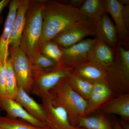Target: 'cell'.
Wrapping results in <instances>:
<instances>
[{
	"mask_svg": "<svg viewBox=\"0 0 129 129\" xmlns=\"http://www.w3.org/2000/svg\"><path fill=\"white\" fill-rule=\"evenodd\" d=\"M113 129H123L119 120L116 118H113L111 119Z\"/></svg>",
	"mask_w": 129,
	"mask_h": 129,
	"instance_id": "30",
	"label": "cell"
},
{
	"mask_svg": "<svg viewBox=\"0 0 129 129\" xmlns=\"http://www.w3.org/2000/svg\"><path fill=\"white\" fill-rule=\"evenodd\" d=\"M96 42V38L87 39L68 48L59 47L62 53L61 64L74 69L89 61Z\"/></svg>",
	"mask_w": 129,
	"mask_h": 129,
	"instance_id": "8",
	"label": "cell"
},
{
	"mask_svg": "<svg viewBox=\"0 0 129 129\" xmlns=\"http://www.w3.org/2000/svg\"><path fill=\"white\" fill-rule=\"evenodd\" d=\"M20 2L21 0H12L9 4L8 14L3 31L0 36V64L6 62L9 58V37Z\"/></svg>",
	"mask_w": 129,
	"mask_h": 129,
	"instance_id": "10",
	"label": "cell"
},
{
	"mask_svg": "<svg viewBox=\"0 0 129 129\" xmlns=\"http://www.w3.org/2000/svg\"><path fill=\"white\" fill-rule=\"evenodd\" d=\"M79 9L84 15L94 22L107 12L104 0H86Z\"/></svg>",
	"mask_w": 129,
	"mask_h": 129,
	"instance_id": "22",
	"label": "cell"
},
{
	"mask_svg": "<svg viewBox=\"0 0 129 129\" xmlns=\"http://www.w3.org/2000/svg\"><path fill=\"white\" fill-rule=\"evenodd\" d=\"M3 20V18L2 16H0V25L2 23Z\"/></svg>",
	"mask_w": 129,
	"mask_h": 129,
	"instance_id": "33",
	"label": "cell"
},
{
	"mask_svg": "<svg viewBox=\"0 0 129 129\" xmlns=\"http://www.w3.org/2000/svg\"><path fill=\"white\" fill-rule=\"evenodd\" d=\"M73 73L84 80L92 84L106 82L107 74L103 67L89 61L73 70Z\"/></svg>",
	"mask_w": 129,
	"mask_h": 129,
	"instance_id": "16",
	"label": "cell"
},
{
	"mask_svg": "<svg viewBox=\"0 0 129 129\" xmlns=\"http://www.w3.org/2000/svg\"><path fill=\"white\" fill-rule=\"evenodd\" d=\"M19 88L11 60L9 57L7 61V75L6 80V96L15 99Z\"/></svg>",
	"mask_w": 129,
	"mask_h": 129,
	"instance_id": "24",
	"label": "cell"
},
{
	"mask_svg": "<svg viewBox=\"0 0 129 129\" xmlns=\"http://www.w3.org/2000/svg\"><path fill=\"white\" fill-rule=\"evenodd\" d=\"M29 0H21L9 37V47L19 46Z\"/></svg>",
	"mask_w": 129,
	"mask_h": 129,
	"instance_id": "17",
	"label": "cell"
},
{
	"mask_svg": "<svg viewBox=\"0 0 129 129\" xmlns=\"http://www.w3.org/2000/svg\"><path fill=\"white\" fill-rule=\"evenodd\" d=\"M106 12L112 16L115 23L117 32L119 45H128L129 43V29L122 15V5L117 0H104Z\"/></svg>",
	"mask_w": 129,
	"mask_h": 129,
	"instance_id": "13",
	"label": "cell"
},
{
	"mask_svg": "<svg viewBox=\"0 0 129 129\" xmlns=\"http://www.w3.org/2000/svg\"><path fill=\"white\" fill-rule=\"evenodd\" d=\"M122 15L125 24L129 29V5H122Z\"/></svg>",
	"mask_w": 129,
	"mask_h": 129,
	"instance_id": "28",
	"label": "cell"
},
{
	"mask_svg": "<svg viewBox=\"0 0 129 129\" xmlns=\"http://www.w3.org/2000/svg\"><path fill=\"white\" fill-rule=\"evenodd\" d=\"M14 100L32 117L46 123V114L42 105L37 103L22 89L19 88Z\"/></svg>",
	"mask_w": 129,
	"mask_h": 129,
	"instance_id": "18",
	"label": "cell"
},
{
	"mask_svg": "<svg viewBox=\"0 0 129 129\" xmlns=\"http://www.w3.org/2000/svg\"><path fill=\"white\" fill-rule=\"evenodd\" d=\"M41 105L46 115V121L48 129H85L72 126L66 111L63 108L53 106L50 93L41 98Z\"/></svg>",
	"mask_w": 129,
	"mask_h": 129,
	"instance_id": "9",
	"label": "cell"
},
{
	"mask_svg": "<svg viewBox=\"0 0 129 129\" xmlns=\"http://www.w3.org/2000/svg\"><path fill=\"white\" fill-rule=\"evenodd\" d=\"M121 5L124 6V5H129V0H119L118 1Z\"/></svg>",
	"mask_w": 129,
	"mask_h": 129,
	"instance_id": "32",
	"label": "cell"
},
{
	"mask_svg": "<svg viewBox=\"0 0 129 129\" xmlns=\"http://www.w3.org/2000/svg\"><path fill=\"white\" fill-rule=\"evenodd\" d=\"M0 109L6 112L8 117L22 119L36 127H47L45 123L32 117L15 100L6 96H0Z\"/></svg>",
	"mask_w": 129,
	"mask_h": 129,
	"instance_id": "11",
	"label": "cell"
},
{
	"mask_svg": "<svg viewBox=\"0 0 129 129\" xmlns=\"http://www.w3.org/2000/svg\"><path fill=\"white\" fill-rule=\"evenodd\" d=\"M90 36L96 38L95 23L88 18L74 24L50 41L60 47L67 48Z\"/></svg>",
	"mask_w": 129,
	"mask_h": 129,
	"instance_id": "6",
	"label": "cell"
},
{
	"mask_svg": "<svg viewBox=\"0 0 129 129\" xmlns=\"http://www.w3.org/2000/svg\"><path fill=\"white\" fill-rule=\"evenodd\" d=\"M95 23L96 38L116 49L119 45L117 32L108 13H104Z\"/></svg>",
	"mask_w": 129,
	"mask_h": 129,
	"instance_id": "12",
	"label": "cell"
},
{
	"mask_svg": "<svg viewBox=\"0 0 129 129\" xmlns=\"http://www.w3.org/2000/svg\"><path fill=\"white\" fill-rule=\"evenodd\" d=\"M106 83L115 95L129 93V51L119 45L112 64L106 70Z\"/></svg>",
	"mask_w": 129,
	"mask_h": 129,
	"instance_id": "4",
	"label": "cell"
},
{
	"mask_svg": "<svg viewBox=\"0 0 129 129\" xmlns=\"http://www.w3.org/2000/svg\"><path fill=\"white\" fill-rule=\"evenodd\" d=\"M96 39V43L90 61L99 64L106 70L114 61L116 49L111 47L101 40Z\"/></svg>",
	"mask_w": 129,
	"mask_h": 129,
	"instance_id": "19",
	"label": "cell"
},
{
	"mask_svg": "<svg viewBox=\"0 0 129 129\" xmlns=\"http://www.w3.org/2000/svg\"><path fill=\"white\" fill-rule=\"evenodd\" d=\"M52 104L53 106L63 108L66 111L70 123L78 127L79 116L86 117L85 111L87 101L72 89L66 78L62 79L50 90Z\"/></svg>",
	"mask_w": 129,
	"mask_h": 129,
	"instance_id": "3",
	"label": "cell"
},
{
	"mask_svg": "<svg viewBox=\"0 0 129 129\" xmlns=\"http://www.w3.org/2000/svg\"><path fill=\"white\" fill-rule=\"evenodd\" d=\"M9 48L10 57L18 86L29 95L34 82L30 61L19 46H9Z\"/></svg>",
	"mask_w": 129,
	"mask_h": 129,
	"instance_id": "7",
	"label": "cell"
},
{
	"mask_svg": "<svg viewBox=\"0 0 129 129\" xmlns=\"http://www.w3.org/2000/svg\"><path fill=\"white\" fill-rule=\"evenodd\" d=\"M94 84L92 93L87 101L85 111L87 117L97 111L107 101L117 95L109 89L106 82H99Z\"/></svg>",
	"mask_w": 129,
	"mask_h": 129,
	"instance_id": "15",
	"label": "cell"
},
{
	"mask_svg": "<svg viewBox=\"0 0 129 129\" xmlns=\"http://www.w3.org/2000/svg\"><path fill=\"white\" fill-rule=\"evenodd\" d=\"M7 61L0 64V96H6Z\"/></svg>",
	"mask_w": 129,
	"mask_h": 129,
	"instance_id": "27",
	"label": "cell"
},
{
	"mask_svg": "<svg viewBox=\"0 0 129 129\" xmlns=\"http://www.w3.org/2000/svg\"><path fill=\"white\" fill-rule=\"evenodd\" d=\"M0 129H48L35 126L21 118H12L0 115Z\"/></svg>",
	"mask_w": 129,
	"mask_h": 129,
	"instance_id": "23",
	"label": "cell"
},
{
	"mask_svg": "<svg viewBox=\"0 0 129 129\" xmlns=\"http://www.w3.org/2000/svg\"><path fill=\"white\" fill-rule=\"evenodd\" d=\"M73 70L60 64L51 68L33 71L31 93L40 98L48 94L62 79L72 73Z\"/></svg>",
	"mask_w": 129,
	"mask_h": 129,
	"instance_id": "5",
	"label": "cell"
},
{
	"mask_svg": "<svg viewBox=\"0 0 129 129\" xmlns=\"http://www.w3.org/2000/svg\"><path fill=\"white\" fill-rule=\"evenodd\" d=\"M42 15L43 28L39 42V52L47 42L74 24L88 18L79 8L68 6L61 1L54 0H44Z\"/></svg>",
	"mask_w": 129,
	"mask_h": 129,
	"instance_id": "1",
	"label": "cell"
},
{
	"mask_svg": "<svg viewBox=\"0 0 129 129\" xmlns=\"http://www.w3.org/2000/svg\"><path fill=\"white\" fill-rule=\"evenodd\" d=\"M30 62L32 72L51 68L61 64L47 56L40 53L38 54Z\"/></svg>",
	"mask_w": 129,
	"mask_h": 129,
	"instance_id": "25",
	"label": "cell"
},
{
	"mask_svg": "<svg viewBox=\"0 0 129 129\" xmlns=\"http://www.w3.org/2000/svg\"><path fill=\"white\" fill-rule=\"evenodd\" d=\"M66 78L68 84L72 89L81 97L88 101L94 88V84L81 78L72 72Z\"/></svg>",
	"mask_w": 129,
	"mask_h": 129,
	"instance_id": "21",
	"label": "cell"
},
{
	"mask_svg": "<svg viewBox=\"0 0 129 129\" xmlns=\"http://www.w3.org/2000/svg\"><path fill=\"white\" fill-rule=\"evenodd\" d=\"M10 1V0H2L0 1V15L5 7L9 5Z\"/></svg>",
	"mask_w": 129,
	"mask_h": 129,
	"instance_id": "31",
	"label": "cell"
},
{
	"mask_svg": "<svg viewBox=\"0 0 129 129\" xmlns=\"http://www.w3.org/2000/svg\"><path fill=\"white\" fill-rule=\"evenodd\" d=\"M99 113L108 116L119 115L121 119L129 120V93L117 95L106 102L97 111Z\"/></svg>",
	"mask_w": 129,
	"mask_h": 129,
	"instance_id": "14",
	"label": "cell"
},
{
	"mask_svg": "<svg viewBox=\"0 0 129 129\" xmlns=\"http://www.w3.org/2000/svg\"><path fill=\"white\" fill-rule=\"evenodd\" d=\"M107 117L100 113L94 116H79L78 127L85 129H113L111 119Z\"/></svg>",
	"mask_w": 129,
	"mask_h": 129,
	"instance_id": "20",
	"label": "cell"
},
{
	"mask_svg": "<svg viewBox=\"0 0 129 129\" xmlns=\"http://www.w3.org/2000/svg\"><path fill=\"white\" fill-rule=\"evenodd\" d=\"M61 1L64 4L68 6L78 8L80 7L84 1V0H61Z\"/></svg>",
	"mask_w": 129,
	"mask_h": 129,
	"instance_id": "29",
	"label": "cell"
},
{
	"mask_svg": "<svg viewBox=\"0 0 129 129\" xmlns=\"http://www.w3.org/2000/svg\"><path fill=\"white\" fill-rule=\"evenodd\" d=\"M39 52L61 64L62 52L59 46L53 42L49 41L45 43L40 48Z\"/></svg>",
	"mask_w": 129,
	"mask_h": 129,
	"instance_id": "26",
	"label": "cell"
},
{
	"mask_svg": "<svg viewBox=\"0 0 129 129\" xmlns=\"http://www.w3.org/2000/svg\"><path fill=\"white\" fill-rule=\"evenodd\" d=\"M44 0H29L19 47L30 62L38 54L43 28L42 12Z\"/></svg>",
	"mask_w": 129,
	"mask_h": 129,
	"instance_id": "2",
	"label": "cell"
}]
</instances>
